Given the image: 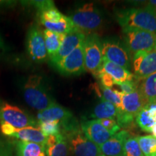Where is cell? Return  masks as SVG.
Wrapping results in <instances>:
<instances>
[{
    "mask_svg": "<svg viewBox=\"0 0 156 156\" xmlns=\"http://www.w3.org/2000/svg\"><path fill=\"white\" fill-rule=\"evenodd\" d=\"M85 36L86 35L76 28L66 34L57 54L49 59L52 65L69 55L75 48L83 44Z\"/></svg>",
    "mask_w": 156,
    "mask_h": 156,
    "instance_id": "14",
    "label": "cell"
},
{
    "mask_svg": "<svg viewBox=\"0 0 156 156\" xmlns=\"http://www.w3.org/2000/svg\"><path fill=\"white\" fill-rule=\"evenodd\" d=\"M23 97L27 104L38 112L56 103L44 79L38 75L28 77L23 86Z\"/></svg>",
    "mask_w": 156,
    "mask_h": 156,
    "instance_id": "2",
    "label": "cell"
},
{
    "mask_svg": "<svg viewBox=\"0 0 156 156\" xmlns=\"http://www.w3.org/2000/svg\"><path fill=\"white\" fill-rule=\"evenodd\" d=\"M80 126L82 131L87 139L98 146L108 141L114 136L98 119L85 121L81 123Z\"/></svg>",
    "mask_w": 156,
    "mask_h": 156,
    "instance_id": "13",
    "label": "cell"
},
{
    "mask_svg": "<svg viewBox=\"0 0 156 156\" xmlns=\"http://www.w3.org/2000/svg\"><path fill=\"white\" fill-rule=\"evenodd\" d=\"M28 5H32L38 10V12L46 10L51 7H55L54 1H50V0H44V1H29L27 2Z\"/></svg>",
    "mask_w": 156,
    "mask_h": 156,
    "instance_id": "34",
    "label": "cell"
},
{
    "mask_svg": "<svg viewBox=\"0 0 156 156\" xmlns=\"http://www.w3.org/2000/svg\"><path fill=\"white\" fill-rule=\"evenodd\" d=\"M119 110L114 104L108 101L102 100L93 109L91 117L96 119L116 118Z\"/></svg>",
    "mask_w": 156,
    "mask_h": 156,
    "instance_id": "22",
    "label": "cell"
},
{
    "mask_svg": "<svg viewBox=\"0 0 156 156\" xmlns=\"http://www.w3.org/2000/svg\"><path fill=\"white\" fill-rule=\"evenodd\" d=\"M53 66L64 75H79L85 72L83 44Z\"/></svg>",
    "mask_w": 156,
    "mask_h": 156,
    "instance_id": "10",
    "label": "cell"
},
{
    "mask_svg": "<svg viewBox=\"0 0 156 156\" xmlns=\"http://www.w3.org/2000/svg\"><path fill=\"white\" fill-rule=\"evenodd\" d=\"M134 119H135L134 116L126 114L122 110H119L118 114L116 116V122L120 128L126 129L132 126Z\"/></svg>",
    "mask_w": 156,
    "mask_h": 156,
    "instance_id": "31",
    "label": "cell"
},
{
    "mask_svg": "<svg viewBox=\"0 0 156 156\" xmlns=\"http://www.w3.org/2000/svg\"><path fill=\"white\" fill-rule=\"evenodd\" d=\"M0 156H12L11 146L7 144L0 145Z\"/></svg>",
    "mask_w": 156,
    "mask_h": 156,
    "instance_id": "37",
    "label": "cell"
},
{
    "mask_svg": "<svg viewBox=\"0 0 156 156\" xmlns=\"http://www.w3.org/2000/svg\"><path fill=\"white\" fill-rule=\"evenodd\" d=\"M83 51L85 71L96 77L103 63L102 41L96 34L85 36Z\"/></svg>",
    "mask_w": 156,
    "mask_h": 156,
    "instance_id": "5",
    "label": "cell"
},
{
    "mask_svg": "<svg viewBox=\"0 0 156 156\" xmlns=\"http://www.w3.org/2000/svg\"><path fill=\"white\" fill-rule=\"evenodd\" d=\"M74 26L84 34L90 35L102 28L104 23L103 12L93 3H86L75 9L69 15Z\"/></svg>",
    "mask_w": 156,
    "mask_h": 156,
    "instance_id": "3",
    "label": "cell"
},
{
    "mask_svg": "<svg viewBox=\"0 0 156 156\" xmlns=\"http://www.w3.org/2000/svg\"><path fill=\"white\" fill-rule=\"evenodd\" d=\"M145 108L147 110L151 118L156 122V102L147 103Z\"/></svg>",
    "mask_w": 156,
    "mask_h": 156,
    "instance_id": "36",
    "label": "cell"
},
{
    "mask_svg": "<svg viewBox=\"0 0 156 156\" xmlns=\"http://www.w3.org/2000/svg\"><path fill=\"white\" fill-rule=\"evenodd\" d=\"M101 91L103 100L112 103L118 110H122V98L124 95L122 91L103 86L101 87Z\"/></svg>",
    "mask_w": 156,
    "mask_h": 156,
    "instance_id": "26",
    "label": "cell"
},
{
    "mask_svg": "<svg viewBox=\"0 0 156 156\" xmlns=\"http://www.w3.org/2000/svg\"><path fill=\"white\" fill-rule=\"evenodd\" d=\"M100 156H105V155H100Z\"/></svg>",
    "mask_w": 156,
    "mask_h": 156,
    "instance_id": "42",
    "label": "cell"
},
{
    "mask_svg": "<svg viewBox=\"0 0 156 156\" xmlns=\"http://www.w3.org/2000/svg\"><path fill=\"white\" fill-rule=\"evenodd\" d=\"M106 73L108 74L116 83H123L126 81L134 80V76L129 70L115 64L106 60H103L102 65L98 73ZM98 75V74H97Z\"/></svg>",
    "mask_w": 156,
    "mask_h": 156,
    "instance_id": "19",
    "label": "cell"
},
{
    "mask_svg": "<svg viewBox=\"0 0 156 156\" xmlns=\"http://www.w3.org/2000/svg\"><path fill=\"white\" fill-rule=\"evenodd\" d=\"M43 34H44L48 58L50 59L57 54L66 34H56L47 29L43 30Z\"/></svg>",
    "mask_w": 156,
    "mask_h": 156,
    "instance_id": "21",
    "label": "cell"
},
{
    "mask_svg": "<svg viewBox=\"0 0 156 156\" xmlns=\"http://www.w3.org/2000/svg\"><path fill=\"white\" fill-rule=\"evenodd\" d=\"M15 2L12 1H0V7H10L14 4Z\"/></svg>",
    "mask_w": 156,
    "mask_h": 156,
    "instance_id": "39",
    "label": "cell"
},
{
    "mask_svg": "<svg viewBox=\"0 0 156 156\" xmlns=\"http://www.w3.org/2000/svg\"><path fill=\"white\" fill-rule=\"evenodd\" d=\"M103 60L112 62L115 64L129 70L131 67V58L125 44L116 38H106L102 41Z\"/></svg>",
    "mask_w": 156,
    "mask_h": 156,
    "instance_id": "8",
    "label": "cell"
},
{
    "mask_svg": "<svg viewBox=\"0 0 156 156\" xmlns=\"http://www.w3.org/2000/svg\"><path fill=\"white\" fill-rule=\"evenodd\" d=\"M96 77L100 79L101 83L103 87L112 88L113 85H115V81L114 80V79L108 74L106 73H101H101H98L96 75Z\"/></svg>",
    "mask_w": 156,
    "mask_h": 156,
    "instance_id": "35",
    "label": "cell"
},
{
    "mask_svg": "<svg viewBox=\"0 0 156 156\" xmlns=\"http://www.w3.org/2000/svg\"><path fill=\"white\" fill-rule=\"evenodd\" d=\"M135 122L142 131L146 132H151L152 127L156 123L150 116L149 113L145 107L136 116Z\"/></svg>",
    "mask_w": 156,
    "mask_h": 156,
    "instance_id": "27",
    "label": "cell"
},
{
    "mask_svg": "<svg viewBox=\"0 0 156 156\" xmlns=\"http://www.w3.org/2000/svg\"><path fill=\"white\" fill-rule=\"evenodd\" d=\"M38 127L46 137L61 133V125L58 121L38 122Z\"/></svg>",
    "mask_w": 156,
    "mask_h": 156,
    "instance_id": "29",
    "label": "cell"
},
{
    "mask_svg": "<svg viewBox=\"0 0 156 156\" xmlns=\"http://www.w3.org/2000/svg\"><path fill=\"white\" fill-rule=\"evenodd\" d=\"M130 136L126 130H121L108 141L99 146L101 154L105 156H124V143Z\"/></svg>",
    "mask_w": 156,
    "mask_h": 156,
    "instance_id": "15",
    "label": "cell"
},
{
    "mask_svg": "<svg viewBox=\"0 0 156 156\" xmlns=\"http://www.w3.org/2000/svg\"><path fill=\"white\" fill-rule=\"evenodd\" d=\"M138 142L145 156H156V137L153 135L137 136Z\"/></svg>",
    "mask_w": 156,
    "mask_h": 156,
    "instance_id": "25",
    "label": "cell"
},
{
    "mask_svg": "<svg viewBox=\"0 0 156 156\" xmlns=\"http://www.w3.org/2000/svg\"><path fill=\"white\" fill-rule=\"evenodd\" d=\"M139 90L142 93L147 103L156 101V72L152 74L140 84Z\"/></svg>",
    "mask_w": 156,
    "mask_h": 156,
    "instance_id": "23",
    "label": "cell"
},
{
    "mask_svg": "<svg viewBox=\"0 0 156 156\" xmlns=\"http://www.w3.org/2000/svg\"><path fill=\"white\" fill-rule=\"evenodd\" d=\"M63 134L67 140L69 151L74 156L102 155L99 146L87 139L80 125Z\"/></svg>",
    "mask_w": 156,
    "mask_h": 156,
    "instance_id": "7",
    "label": "cell"
},
{
    "mask_svg": "<svg viewBox=\"0 0 156 156\" xmlns=\"http://www.w3.org/2000/svg\"><path fill=\"white\" fill-rule=\"evenodd\" d=\"M44 147L46 156H68L69 153L67 140L62 133L48 136Z\"/></svg>",
    "mask_w": 156,
    "mask_h": 156,
    "instance_id": "16",
    "label": "cell"
},
{
    "mask_svg": "<svg viewBox=\"0 0 156 156\" xmlns=\"http://www.w3.org/2000/svg\"><path fill=\"white\" fill-rule=\"evenodd\" d=\"M155 102H156V101H155Z\"/></svg>",
    "mask_w": 156,
    "mask_h": 156,
    "instance_id": "43",
    "label": "cell"
},
{
    "mask_svg": "<svg viewBox=\"0 0 156 156\" xmlns=\"http://www.w3.org/2000/svg\"><path fill=\"white\" fill-rule=\"evenodd\" d=\"M122 33L124 44L133 55L156 50V34L135 28H122Z\"/></svg>",
    "mask_w": 156,
    "mask_h": 156,
    "instance_id": "4",
    "label": "cell"
},
{
    "mask_svg": "<svg viewBox=\"0 0 156 156\" xmlns=\"http://www.w3.org/2000/svg\"><path fill=\"white\" fill-rule=\"evenodd\" d=\"M124 156H145L136 136H129L124 143Z\"/></svg>",
    "mask_w": 156,
    "mask_h": 156,
    "instance_id": "30",
    "label": "cell"
},
{
    "mask_svg": "<svg viewBox=\"0 0 156 156\" xmlns=\"http://www.w3.org/2000/svg\"><path fill=\"white\" fill-rule=\"evenodd\" d=\"M147 102L139 89L129 94H124L122 98V111L136 117Z\"/></svg>",
    "mask_w": 156,
    "mask_h": 156,
    "instance_id": "17",
    "label": "cell"
},
{
    "mask_svg": "<svg viewBox=\"0 0 156 156\" xmlns=\"http://www.w3.org/2000/svg\"><path fill=\"white\" fill-rule=\"evenodd\" d=\"M116 19L122 28H135L156 34V12L147 7L119 9L116 12Z\"/></svg>",
    "mask_w": 156,
    "mask_h": 156,
    "instance_id": "1",
    "label": "cell"
},
{
    "mask_svg": "<svg viewBox=\"0 0 156 156\" xmlns=\"http://www.w3.org/2000/svg\"><path fill=\"white\" fill-rule=\"evenodd\" d=\"M151 133H152V135L155 136V137H156V123L154 124V126H153V127H152Z\"/></svg>",
    "mask_w": 156,
    "mask_h": 156,
    "instance_id": "40",
    "label": "cell"
},
{
    "mask_svg": "<svg viewBox=\"0 0 156 156\" xmlns=\"http://www.w3.org/2000/svg\"><path fill=\"white\" fill-rule=\"evenodd\" d=\"M74 117L73 113L67 108L60 106L58 103L48 107L44 110L40 111L37 114L38 122L47 121H58L63 123Z\"/></svg>",
    "mask_w": 156,
    "mask_h": 156,
    "instance_id": "18",
    "label": "cell"
},
{
    "mask_svg": "<svg viewBox=\"0 0 156 156\" xmlns=\"http://www.w3.org/2000/svg\"><path fill=\"white\" fill-rule=\"evenodd\" d=\"M0 124H7L15 128L38 127V121L19 107L0 100Z\"/></svg>",
    "mask_w": 156,
    "mask_h": 156,
    "instance_id": "6",
    "label": "cell"
},
{
    "mask_svg": "<svg viewBox=\"0 0 156 156\" xmlns=\"http://www.w3.org/2000/svg\"><path fill=\"white\" fill-rule=\"evenodd\" d=\"M0 129L5 136L16 138L20 141L35 142L44 145L47 138L38 127L28 126L17 129L7 124H0Z\"/></svg>",
    "mask_w": 156,
    "mask_h": 156,
    "instance_id": "12",
    "label": "cell"
},
{
    "mask_svg": "<svg viewBox=\"0 0 156 156\" xmlns=\"http://www.w3.org/2000/svg\"><path fill=\"white\" fill-rule=\"evenodd\" d=\"M16 156H46L44 145L16 140L12 142Z\"/></svg>",
    "mask_w": 156,
    "mask_h": 156,
    "instance_id": "20",
    "label": "cell"
},
{
    "mask_svg": "<svg viewBox=\"0 0 156 156\" xmlns=\"http://www.w3.org/2000/svg\"><path fill=\"white\" fill-rule=\"evenodd\" d=\"M3 48H4V44H3L2 40L1 37H0V51L3 49Z\"/></svg>",
    "mask_w": 156,
    "mask_h": 156,
    "instance_id": "41",
    "label": "cell"
},
{
    "mask_svg": "<svg viewBox=\"0 0 156 156\" xmlns=\"http://www.w3.org/2000/svg\"><path fill=\"white\" fill-rule=\"evenodd\" d=\"M42 25L47 30L59 34H67L75 28L69 17L66 15H64L57 23H45Z\"/></svg>",
    "mask_w": 156,
    "mask_h": 156,
    "instance_id": "24",
    "label": "cell"
},
{
    "mask_svg": "<svg viewBox=\"0 0 156 156\" xmlns=\"http://www.w3.org/2000/svg\"><path fill=\"white\" fill-rule=\"evenodd\" d=\"M26 50L30 59L36 63H43L48 58L43 30L38 25H33L28 29Z\"/></svg>",
    "mask_w": 156,
    "mask_h": 156,
    "instance_id": "9",
    "label": "cell"
},
{
    "mask_svg": "<svg viewBox=\"0 0 156 156\" xmlns=\"http://www.w3.org/2000/svg\"><path fill=\"white\" fill-rule=\"evenodd\" d=\"M134 76L137 80H143L156 72V50L140 51L132 56Z\"/></svg>",
    "mask_w": 156,
    "mask_h": 156,
    "instance_id": "11",
    "label": "cell"
},
{
    "mask_svg": "<svg viewBox=\"0 0 156 156\" xmlns=\"http://www.w3.org/2000/svg\"><path fill=\"white\" fill-rule=\"evenodd\" d=\"M38 15L39 20L41 25L45 23H57L64 16V15L62 14L56 7H51V8L41 12H38Z\"/></svg>",
    "mask_w": 156,
    "mask_h": 156,
    "instance_id": "28",
    "label": "cell"
},
{
    "mask_svg": "<svg viewBox=\"0 0 156 156\" xmlns=\"http://www.w3.org/2000/svg\"><path fill=\"white\" fill-rule=\"evenodd\" d=\"M145 7H148V8L153 9L155 12H156V0H151V1H148V3Z\"/></svg>",
    "mask_w": 156,
    "mask_h": 156,
    "instance_id": "38",
    "label": "cell"
},
{
    "mask_svg": "<svg viewBox=\"0 0 156 156\" xmlns=\"http://www.w3.org/2000/svg\"><path fill=\"white\" fill-rule=\"evenodd\" d=\"M102 125L108 131L113 134H116L120 131V126L117 124L116 120L115 119H98Z\"/></svg>",
    "mask_w": 156,
    "mask_h": 156,
    "instance_id": "32",
    "label": "cell"
},
{
    "mask_svg": "<svg viewBox=\"0 0 156 156\" xmlns=\"http://www.w3.org/2000/svg\"><path fill=\"white\" fill-rule=\"evenodd\" d=\"M115 85H118L121 89V91L124 94H129V93L135 92L138 90V85L134 80L126 81L123 83H116Z\"/></svg>",
    "mask_w": 156,
    "mask_h": 156,
    "instance_id": "33",
    "label": "cell"
}]
</instances>
